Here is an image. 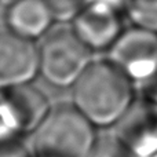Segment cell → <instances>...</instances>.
Segmentation results:
<instances>
[{"label": "cell", "instance_id": "cell-12", "mask_svg": "<svg viewBox=\"0 0 157 157\" xmlns=\"http://www.w3.org/2000/svg\"><path fill=\"white\" fill-rule=\"evenodd\" d=\"M0 157H35L32 149L26 146L18 138H10L0 141Z\"/></svg>", "mask_w": 157, "mask_h": 157}, {"label": "cell", "instance_id": "cell-5", "mask_svg": "<svg viewBox=\"0 0 157 157\" xmlns=\"http://www.w3.org/2000/svg\"><path fill=\"white\" fill-rule=\"evenodd\" d=\"M69 22L80 40L94 54L108 52L125 29L121 7L109 3H88Z\"/></svg>", "mask_w": 157, "mask_h": 157}, {"label": "cell", "instance_id": "cell-9", "mask_svg": "<svg viewBox=\"0 0 157 157\" xmlns=\"http://www.w3.org/2000/svg\"><path fill=\"white\" fill-rule=\"evenodd\" d=\"M132 25L157 32V0H124Z\"/></svg>", "mask_w": 157, "mask_h": 157}, {"label": "cell", "instance_id": "cell-2", "mask_svg": "<svg viewBox=\"0 0 157 157\" xmlns=\"http://www.w3.org/2000/svg\"><path fill=\"white\" fill-rule=\"evenodd\" d=\"M35 157H87L97 139V128L72 102L51 106L32 132Z\"/></svg>", "mask_w": 157, "mask_h": 157}, {"label": "cell", "instance_id": "cell-4", "mask_svg": "<svg viewBox=\"0 0 157 157\" xmlns=\"http://www.w3.org/2000/svg\"><path fill=\"white\" fill-rule=\"evenodd\" d=\"M108 58L136 86L153 80L157 76V32L136 25L125 28Z\"/></svg>", "mask_w": 157, "mask_h": 157}, {"label": "cell", "instance_id": "cell-7", "mask_svg": "<svg viewBox=\"0 0 157 157\" xmlns=\"http://www.w3.org/2000/svg\"><path fill=\"white\" fill-rule=\"evenodd\" d=\"M58 22L48 0H11L6 4V30L37 43Z\"/></svg>", "mask_w": 157, "mask_h": 157}, {"label": "cell", "instance_id": "cell-6", "mask_svg": "<svg viewBox=\"0 0 157 157\" xmlns=\"http://www.w3.org/2000/svg\"><path fill=\"white\" fill-rule=\"evenodd\" d=\"M37 75V43L8 30L0 33V90L33 81Z\"/></svg>", "mask_w": 157, "mask_h": 157}, {"label": "cell", "instance_id": "cell-11", "mask_svg": "<svg viewBox=\"0 0 157 157\" xmlns=\"http://www.w3.org/2000/svg\"><path fill=\"white\" fill-rule=\"evenodd\" d=\"M18 121L15 119L13 109H11L8 101L0 91V141L10 138H18L21 136Z\"/></svg>", "mask_w": 157, "mask_h": 157}, {"label": "cell", "instance_id": "cell-8", "mask_svg": "<svg viewBox=\"0 0 157 157\" xmlns=\"http://www.w3.org/2000/svg\"><path fill=\"white\" fill-rule=\"evenodd\" d=\"M13 109L21 134H32L51 109L47 95L32 81L0 90Z\"/></svg>", "mask_w": 157, "mask_h": 157}, {"label": "cell", "instance_id": "cell-10", "mask_svg": "<svg viewBox=\"0 0 157 157\" xmlns=\"http://www.w3.org/2000/svg\"><path fill=\"white\" fill-rule=\"evenodd\" d=\"M87 157H134L127 142L116 134L97 135Z\"/></svg>", "mask_w": 157, "mask_h": 157}, {"label": "cell", "instance_id": "cell-3", "mask_svg": "<svg viewBox=\"0 0 157 157\" xmlns=\"http://www.w3.org/2000/svg\"><path fill=\"white\" fill-rule=\"evenodd\" d=\"M39 75L51 86L72 87L94 58L71 22L58 21L37 41Z\"/></svg>", "mask_w": 157, "mask_h": 157}, {"label": "cell", "instance_id": "cell-1", "mask_svg": "<svg viewBox=\"0 0 157 157\" xmlns=\"http://www.w3.org/2000/svg\"><path fill=\"white\" fill-rule=\"evenodd\" d=\"M136 84L108 57L92 58L72 86V101L95 128H109L130 112Z\"/></svg>", "mask_w": 157, "mask_h": 157}]
</instances>
